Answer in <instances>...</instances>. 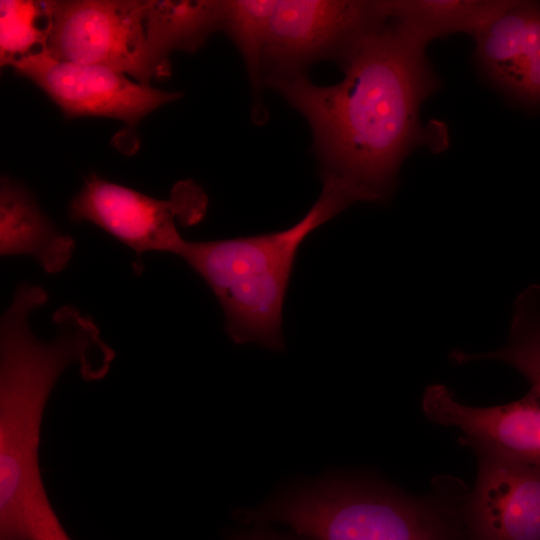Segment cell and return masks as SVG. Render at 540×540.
<instances>
[{
  "label": "cell",
  "mask_w": 540,
  "mask_h": 540,
  "mask_svg": "<svg viewBox=\"0 0 540 540\" xmlns=\"http://www.w3.org/2000/svg\"><path fill=\"white\" fill-rule=\"evenodd\" d=\"M338 65L344 76L336 84L316 85L305 76L271 89L307 121L322 184L344 188L358 202L387 203L405 158L430 141L420 109L440 79L426 47L385 8Z\"/></svg>",
  "instance_id": "1"
},
{
  "label": "cell",
  "mask_w": 540,
  "mask_h": 540,
  "mask_svg": "<svg viewBox=\"0 0 540 540\" xmlns=\"http://www.w3.org/2000/svg\"><path fill=\"white\" fill-rule=\"evenodd\" d=\"M47 292L21 284L0 326V540H28L32 520L50 499L39 466L44 410L62 372L77 363L86 381L103 378L114 351L94 321L75 307L59 308L57 335L42 341L30 313Z\"/></svg>",
  "instance_id": "2"
},
{
  "label": "cell",
  "mask_w": 540,
  "mask_h": 540,
  "mask_svg": "<svg viewBox=\"0 0 540 540\" xmlns=\"http://www.w3.org/2000/svg\"><path fill=\"white\" fill-rule=\"evenodd\" d=\"M356 202L346 190L323 184L314 205L288 229L214 241L185 240L177 256L210 287L223 310L225 331L236 344L283 351L282 310L298 248L313 230Z\"/></svg>",
  "instance_id": "3"
},
{
  "label": "cell",
  "mask_w": 540,
  "mask_h": 540,
  "mask_svg": "<svg viewBox=\"0 0 540 540\" xmlns=\"http://www.w3.org/2000/svg\"><path fill=\"white\" fill-rule=\"evenodd\" d=\"M237 518L283 523L308 540H457L452 522L433 504L343 475L284 489Z\"/></svg>",
  "instance_id": "4"
},
{
  "label": "cell",
  "mask_w": 540,
  "mask_h": 540,
  "mask_svg": "<svg viewBox=\"0 0 540 540\" xmlns=\"http://www.w3.org/2000/svg\"><path fill=\"white\" fill-rule=\"evenodd\" d=\"M42 51L61 60L99 65L149 85L170 70L155 59L147 35L148 0L43 1Z\"/></svg>",
  "instance_id": "5"
},
{
  "label": "cell",
  "mask_w": 540,
  "mask_h": 540,
  "mask_svg": "<svg viewBox=\"0 0 540 540\" xmlns=\"http://www.w3.org/2000/svg\"><path fill=\"white\" fill-rule=\"evenodd\" d=\"M384 15L383 0H274L261 63L263 88L337 64Z\"/></svg>",
  "instance_id": "6"
},
{
  "label": "cell",
  "mask_w": 540,
  "mask_h": 540,
  "mask_svg": "<svg viewBox=\"0 0 540 540\" xmlns=\"http://www.w3.org/2000/svg\"><path fill=\"white\" fill-rule=\"evenodd\" d=\"M206 206V195L191 181L179 182L169 199L160 200L90 174L70 201L68 216L93 223L138 256L153 251L177 256L185 239L175 219L183 226L196 224Z\"/></svg>",
  "instance_id": "7"
},
{
  "label": "cell",
  "mask_w": 540,
  "mask_h": 540,
  "mask_svg": "<svg viewBox=\"0 0 540 540\" xmlns=\"http://www.w3.org/2000/svg\"><path fill=\"white\" fill-rule=\"evenodd\" d=\"M5 65L37 85L67 118L106 117L135 126L155 109L182 97L181 92L155 89L111 68L61 61L42 50Z\"/></svg>",
  "instance_id": "8"
},
{
  "label": "cell",
  "mask_w": 540,
  "mask_h": 540,
  "mask_svg": "<svg viewBox=\"0 0 540 540\" xmlns=\"http://www.w3.org/2000/svg\"><path fill=\"white\" fill-rule=\"evenodd\" d=\"M422 409L433 423L452 426L475 451L540 467V392L530 388L519 400L475 407L459 402L443 384L429 385Z\"/></svg>",
  "instance_id": "9"
},
{
  "label": "cell",
  "mask_w": 540,
  "mask_h": 540,
  "mask_svg": "<svg viewBox=\"0 0 540 540\" xmlns=\"http://www.w3.org/2000/svg\"><path fill=\"white\" fill-rule=\"evenodd\" d=\"M475 452L477 478L465 512L469 540H540V467Z\"/></svg>",
  "instance_id": "10"
},
{
  "label": "cell",
  "mask_w": 540,
  "mask_h": 540,
  "mask_svg": "<svg viewBox=\"0 0 540 540\" xmlns=\"http://www.w3.org/2000/svg\"><path fill=\"white\" fill-rule=\"evenodd\" d=\"M472 39L487 80L517 104L540 109V2L512 0Z\"/></svg>",
  "instance_id": "11"
},
{
  "label": "cell",
  "mask_w": 540,
  "mask_h": 540,
  "mask_svg": "<svg viewBox=\"0 0 540 540\" xmlns=\"http://www.w3.org/2000/svg\"><path fill=\"white\" fill-rule=\"evenodd\" d=\"M74 249V240L41 211L33 194L22 184L2 177L1 256H32L44 271L54 274L66 268Z\"/></svg>",
  "instance_id": "12"
},
{
  "label": "cell",
  "mask_w": 540,
  "mask_h": 540,
  "mask_svg": "<svg viewBox=\"0 0 540 540\" xmlns=\"http://www.w3.org/2000/svg\"><path fill=\"white\" fill-rule=\"evenodd\" d=\"M512 0H384L387 16L414 42L427 47L455 33L471 37Z\"/></svg>",
  "instance_id": "13"
},
{
  "label": "cell",
  "mask_w": 540,
  "mask_h": 540,
  "mask_svg": "<svg viewBox=\"0 0 540 540\" xmlns=\"http://www.w3.org/2000/svg\"><path fill=\"white\" fill-rule=\"evenodd\" d=\"M223 0H148L146 24L151 51L171 71L169 55L196 52L222 28Z\"/></svg>",
  "instance_id": "14"
},
{
  "label": "cell",
  "mask_w": 540,
  "mask_h": 540,
  "mask_svg": "<svg viewBox=\"0 0 540 540\" xmlns=\"http://www.w3.org/2000/svg\"><path fill=\"white\" fill-rule=\"evenodd\" d=\"M456 364L476 360L501 361L518 370L540 392V287L531 286L522 292L514 304L510 336L507 344L484 354L453 351Z\"/></svg>",
  "instance_id": "15"
},
{
  "label": "cell",
  "mask_w": 540,
  "mask_h": 540,
  "mask_svg": "<svg viewBox=\"0 0 540 540\" xmlns=\"http://www.w3.org/2000/svg\"><path fill=\"white\" fill-rule=\"evenodd\" d=\"M273 4L274 0H223L221 30L243 58L253 94V119L259 124L267 119L262 98L261 63Z\"/></svg>",
  "instance_id": "16"
},
{
  "label": "cell",
  "mask_w": 540,
  "mask_h": 540,
  "mask_svg": "<svg viewBox=\"0 0 540 540\" xmlns=\"http://www.w3.org/2000/svg\"><path fill=\"white\" fill-rule=\"evenodd\" d=\"M0 54L1 64L43 50L46 26L39 25L45 17L43 1H1Z\"/></svg>",
  "instance_id": "17"
},
{
  "label": "cell",
  "mask_w": 540,
  "mask_h": 540,
  "mask_svg": "<svg viewBox=\"0 0 540 540\" xmlns=\"http://www.w3.org/2000/svg\"><path fill=\"white\" fill-rule=\"evenodd\" d=\"M29 540H71L51 502L44 505L31 523Z\"/></svg>",
  "instance_id": "18"
},
{
  "label": "cell",
  "mask_w": 540,
  "mask_h": 540,
  "mask_svg": "<svg viewBox=\"0 0 540 540\" xmlns=\"http://www.w3.org/2000/svg\"><path fill=\"white\" fill-rule=\"evenodd\" d=\"M230 540H308L298 534H281L267 529H255L232 537Z\"/></svg>",
  "instance_id": "19"
}]
</instances>
